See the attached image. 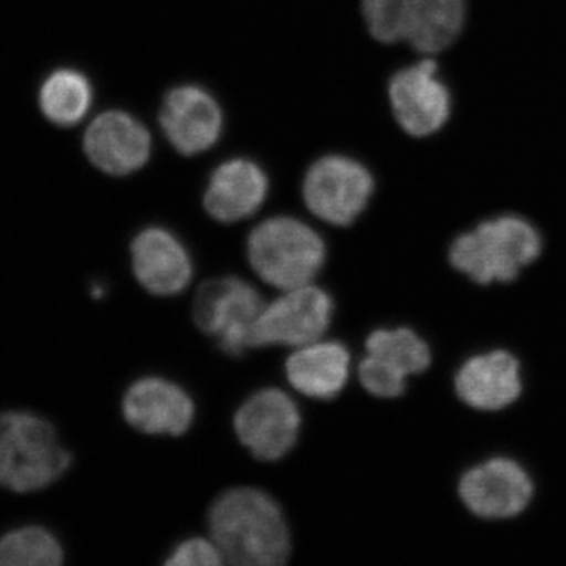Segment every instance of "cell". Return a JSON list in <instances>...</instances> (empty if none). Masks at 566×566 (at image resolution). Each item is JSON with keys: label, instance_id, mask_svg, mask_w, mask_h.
I'll use <instances>...</instances> for the list:
<instances>
[{"label": "cell", "instance_id": "6da1fadb", "mask_svg": "<svg viewBox=\"0 0 566 566\" xmlns=\"http://www.w3.org/2000/svg\"><path fill=\"white\" fill-rule=\"evenodd\" d=\"M208 531L229 564L281 566L292 556V534L281 504L266 491H223L208 512Z\"/></svg>", "mask_w": 566, "mask_h": 566}, {"label": "cell", "instance_id": "7a4b0ae2", "mask_svg": "<svg viewBox=\"0 0 566 566\" xmlns=\"http://www.w3.org/2000/svg\"><path fill=\"white\" fill-rule=\"evenodd\" d=\"M543 244L542 232L527 218L499 214L457 234L447 260L453 271L475 285H509L538 262Z\"/></svg>", "mask_w": 566, "mask_h": 566}, {"label": "cell", "instance_id": "3957f363", "mask_svg": "<svg viewBox=\"0 0 566 566\" xmlns=\"http://www.w3.org/2000/svg\"><path fill=\"white\" fill-rule=\"evenodd\" d=\"M73 463L57 428L29 411L0 412V488L18 494L46 490Z\"/></svg>", "mask_w": 566, "mask_h": 566}, {"label": "cell", "instance_id": "277c9868", "mask_svg": "<svg viewBox=\"0 0 566 566\" xmlns=\"http://www.w3.org/2000/svg\"><path fill=\"white\" fill-rule=\"evenodd\" d=\"M245 252L253 273L281 292L314 283L327 256L322 234L290 216L259 223L249 234Z\"/></svg>", "mask_w": 566, "mask_h": 566}, {"label": "cell", "instance_id": "5b68a950", "mask_svg": "<svg viewBox=\"0 0 566 566\" xmlns=\"http://www.w3.org/2000/svg\"><path fill=\"white\" fill-rule=\"evenodd\" d=\"M363 13L375 40L431 55L452 46L463 32L468 0H363Z\"/></svg>", "mask_w": 566, "mask_h": 566}, {"label": "cell", "instance_id": "8992f818", "mask_svg": "<svg viewBox=\"0 0 566 566\" xmlns=\"http://www.w3.org/2000/svg\"><path fill=\"white\" fill-rule=\"evenodd\" d=\"M263 296L251 282L237 275L210 279L193 297L192 316L197 327L229 356H243L252 349L253 326L262 314Z\"/></svg>", "mask_w": 566, "mask_h": 566}, {"label": "cell", "instance_id": "52a82bcc", "mask_svg": "<svg viewBox=\"0 0 566 566\" xmlns=\"http://www.w3.org/2000/svg\"><path fill=\"white\" fill-rule=\"evenodd\" d=\"M457 494L479 520L509 521L527 512L535 497V482L515 458L493 457L465 469Z\"/></svg>", "mask_w": 566, "mask_h": 566}, {"label": "cell", "instance_id": "ba28073f", "mask_svg": "<svg viewBox=\"0 0 566 566\" xmlns=\"http://www.w3.org/2000/svg\"><path fill=\"white\" fill-rule=\"evenodd\" d=\"M374 192V175L349 156H323L312 164L304 178L303 196L308 210L335 227L353 226Z\"/></svg>", "mask_w": 566, "mask_h": 566}, {"label": "cell", "instance_id": "9c48e42d", "mask_svg": "<svg viewBox=\"0 0 566 566\" xmlns=\"http://www.w3.org/2000/svg\"><path fill=\"white\" fill-rule=\"evenodd\" d=\"M333 296L314 283L285 290L273 303L264 305L253 326L251 346H300L319 340L333 323Z\"/></svg>", "mask_w": 566, "mask_h": 566}, {"label": "cell", "instance_id": "30bf717a", "mask_svg": "<svg viewBox=\"0 0 566 566\" xmlns=\"http://www.w3.org/2000/svg\"><path fill=\"white\" fill-rule=\"evenodd\" d=\"M300 406L277 387H264L245 398L233 417V430L253 458L274 463L289 455L300 439Z\"/></svg>", "mask_w": 566, "mask_h": 566}, {"label": "cell", "instance_id": "8fae6325", "mask_svg": "<svg viewBox=\"0 0 566 566\" xmlns=\"http://www.w3.org/2000/svg\"><path fill=\"white\" fill-rule=\"evenodd\" d=\"M389 99L395 120L412 137L441 132L452 114V93L431 57L397 71L390 77Z\"/></svg>", "mask_w": 566, "mask_h": 566}, {"label": "cell", "instance_id": "7c38bea8", "mask_svg": "<svg viewBox=\"0 0 566 566\" xmlns=\"http://www.w3.org/2000/svg\"><path fill=\"white\" fill-rule=\"evenodd\" d=\"M453 390L472 411H505L523 397V364L504 348L472 354L457 368Z\"/></svg>", "mask_w": 566, "mask_h": 566}, {"label": "cell", "instance_id": "4fadbf2b", "mask_svg": "<svg viewBox=\"0 0 566 566\" xmlns=\"http://www.w3.org/2000/svg\"><path fill=\"white\" fill-rule=\"evenodd\" d=\"M126 423L150 436H181L191 428L196 405L180 385L163 376H144L126 389L122 400Z\"/></svg>", "mask_w": 566, "mask_h": 566}, {"label": "cell", "instance_id": "5bb4252c", "mask_svg": "<svg viewBox=\"0 0 566 566\" xmlns=\"http://www.w3.org/2000/svg\"><path fill=\"white\" fill-rule=\"evenodd\" d=\"M159 125L175 150L196 156L219 140L223 115L210 92L197 85H180L164 98Z\"/></svg>", "mask_w": 566, "mask_h": 566}, {"label": "cell", "instance_id": "9a60e30c", "mask_svg": "<svg viewBox=\"0 0 566 566\" xmlns=\"http://www.w3.org/2000/svg\"><path fill=\"white\" fill-rule=\"evenodd\" d=\"M84 151L104 174L125 177L150 159L151 136L144 123L128 112L107 111L85 132Z\"/></svg>", "mask_w": 566, "mask_h": 566}, {"label": "cell", "instance_id": "2e32d148", "mask_svg": "<svg viewBox=\"0 0 566 566\" xmlns=\"http://www.w3.org/2000/svg\"><path fill=\"white\" fill-rule=\"evenodd\" d=\"M132 268L142 289L161 297L185 292L193 274L188 249L164 227H147L134 237Z\"/></svg>", "mask_w": 566, "mask_h": 566}, {"label": "cell", "instance_id": "e0dca14e", "mask_svg": "<svg viewBox=\"0 0 566 566\" xmlns=\"http://www.w3.org/2000/svg\"><path fill=\"white\" fill-rule=\"evenodd\" d=\"M285 376L296 392L329 401L344 392L352 376V353L337 340H319L294 348L286 357Z\"/></svg>", "mask_w": 566, "mask_h": 566}, {"label": "cell", "instance_id": "ac0fdd59", "mask_svg": "<svg viewBox=\"0 0 566 566\" xmlns=\"http://www.w3.org/2000/svg\"><path fill=\"white\" fill-rule=\"evenodd\" d=\"M268 177L259 164L229 159L212 172L205 191V210L216 221L233 223L251 218L266 200Z\"/></svg>", "mask_w": 566, "mask_h": 566}, {"label": "cell", "instance_id": "d6986e66", "mask_svg": "<svg viewBox=\"0 0 566 566\" xmlns=\"http://www.w3.org/2000/svg\"><path fill=\"white\" fill-rule=\"evenodd\" d=\"M365 352L392 365L408 378L423 375L433 364V352L427 338L408 326L371 331L365 338Z\"/></svg>", "mask_w": 566, "mask_h": 566}, {"label": "cell", "instance_id": "ffe728a7", "mask_svg": "<svg viewBox=\"0 0 566 566\" xmlns=\"http://www.w3.org/2000/svg\"><path fill=\"white\" fill-rule=\"evenodd\" d=\"M92 99L91 81L73 69L54 71L40 88L41 112L57 126L77 125L91 109Z\"/></svg>", "mask_w": 566, "mask_h": 566}, {"label": "cell", "instance_id": "44dd1931", "mask_svg": "<svg viewBox=\"0 0 566 566\" xmlns=\"http://www.w3.org/2000/svg\"><path fill=\"white\" fill-rule=\"evenodd\" d=\"M63 560L65 551L48 528H14L0 538V566H59Z\"/></svg>", "mask_w": 566, "mask_h": 566}, {"label": "cell", "instance_id": "7402d4cb", "mask_svg": "<svg viewBox=\"0 0 566 566\" xmlns=\"http://www.w3.org/2000/svg\"><path fill=\"white\" fill-rule=\"evenodd\" d=\"M357 379L365 392L381 400L400 398L408 389V376L378 357L365 354L357 365Z\"/></svg>", "mask_w": 566, "mask_h": 566}, {"label": "cell", "instance_id": "603a6c76", "mask_svg": "<svg viewBox=\"0 0 566 566\" xmlns=\"http://www.w3.org/2000/svg\"><path fill=\"white\" fill-rule=\"evenodd\" d=\"M164 564L169 566H219L226 564L221 549L214 539L191 536L174 547Z\"/></svg>", "mask_w": 566, "mask_h": 566}]
</instances>
